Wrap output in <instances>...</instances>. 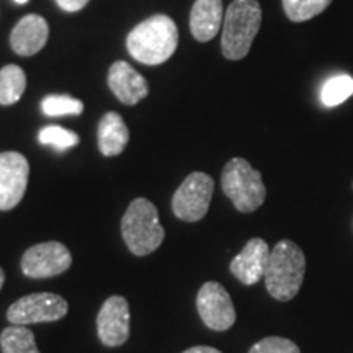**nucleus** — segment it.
<instances>
[{"instance_id":"obj_12","label":"nucleus","mask_w":353,"mask_h":353,"mask_svg":"<svg viewBox=\"0 0 353 353\" xmlns=\"http://www.w3.org/2000/svg\"><path fill=\"white\" fill-rule=\"evenodd\" d=\"M270 247L260 237H254L244 245L231 262L232 275L247 286L259 283L265 276L268 259H270Z\"/></svg>"},{"instance_id":"obj_23","label":"nucleus","mask_w":353,"mask_h":353,"mask_svg":"<svg viewBox=\"0 0 353 353\" xmlns=\"http://www.w3.org/2000/svg\"><path fill=\"white\" fill-rule=\"evenodd\" d=\"M249 353H301L299 347L290 339L267 337L252 345Z\"/></svg>"},{"instance_id":"obj_24","label":"nucleus","mask_w":353,"mask_h":353,"mask_svg":"<svg viewBox=\"0 0 353 353\" xmlns=\"http://www.w3.org/2000/svg\"><path fill=\"white\" fill-rule=\"evenodd\" d=\"M88 2H90V0H56L57 6L63 8L64 12H70V13L82 10Z\"/></svg>"},{"instance_id":"obj_1","label":"nucleus","mask_w":353,"mask_h":353,"mask_svg":"<svg viewBox=\"0 0 353 353\" xmlns=\"http://www.w3.org/2000/svg\"><path fill=\"white\" fill-rule=\"evenodd\" d=\"M179 46V30L167 15H152L131 30L126 48L132 59L145 65H159L169 61Z\"/></svg>"},{"instance_id":"obj_11","label":"nucleus","mask_w":353,"mask_h":353,"mask_svg":"<svg viewBox=\"0 0 353 353\" xmlns=\"http://www.w3.org/2000/svg\"><path fill=\"white\" fill-rule=\"evenodd\" d=\"M97 330L101 343L120 347L130 339V304L126 298L112 296L101 306L97 316Z\"/></svg>"},{"instance_id":"obj_5","label":"nucleus","mask_w":353,"mask_h":353,"mask_svg":"<svg viewBox=\"0 0 353 353\" xmlns=\"http://www.w3.org/2000/svg\"><path fill=\"white\" fill-rule=\"evenodd\" d=\"M221 187L241 213H254L267 198L262 174L242 157H234L228 162L221 175Z\"/></svg>"},{"instance_id":"obj_25","label":"nucleus","mask_w":353,"mask_h":353,"mask_svg":"<svg viewBox=\"0 0 353 353\" xmlns=\"http://www.w3.org/2000/svg\"><path fill=\"white\" fill-rule=\"evenodd\" d=\"M183 353H223L219 350H216L213 347H206V345H198V347H192L188 350H185Z\"/></svg>"},{"instance_id":"obj_26","label":"nucleus","mask_w":353,"mask_h":353,"mask_svg":"<svg viewBox=\"0 0 353 353\" xmlns=\"http://www.w3.org/2000/svg\"><path fill=\"white\" fill-rule=\"evenodd\" d=\"M3 283H6V273H3L2 268H0V290H2Z\"/></svg>"},{"instance_id":"obj_21","label":"nucleus","mask_w":353,"mask_h":353,"mask_svg":"<svg viewBox=\"0 0 353 353\" xmlns=\"http://www.w3.org/2000/svg\"><path fill=\"white\" fill-rule=\"evenodd\" d=\"M41 110L46 117H77L83 112L81 100L69 95H48L41 101Z\"/></svg>"},{"instance_id":"obj_8","label":"nucleus","mask_w":353,"mask_h":353,"mask_svg":"<svg viewBox=\"0 0 353 353\" xmlns=\"http://www.w3.org/2000/svg\"><path fill=\"white\" fill-rule=\"evenodd\" d=\"M72 265V255L61 242H41L32 245L21 257V272L28 278H51L61 275Z\"/></svg>"},{"instance_id":"obj_13","label":"nucleus","mask_w":353,"mask_h":353,"mask_svg":"<svg viewBox=\"0 0 353 353\" xmlns=\"http://www.w3.org/2000/svg\"><path fill=\"white\" fill-rule=\"evenodd\" d=\"M108 85L121 103L136 105L149 94L145 79L126 61H117L108 70Z\"/></svg>"},{"instance_id":"obj_16","label":"nucleus","mask_w":353,"mask_h":353,"mask_svg":"<svg viewBox=\"0 0 353 353\" xmlns=\"http://www.w3.org/2000/svg\"><path fill=\"white\" fill-rule=\"evenodd\" d=\"M130 141V130L118 113L103 114L99 125V148L105 157H114L125 151Z\"/></svg>"},{"instance_id":"obj_20","label":"nucleus","mask_w":353,"mask_h":353,"mask_svg":"<svg viewBox=\"0 0 353 353\" xmlns=\"http://www.w3.org/2000/svg\"><path fill=\"white\" fill-rule=\"evenodd\" d=\"M332 0H283V10L291 21H306L321 15Z\"/></svg>"},{"instance_id":"obj_14","label":"nucleus","mask_w":353,"mask_h":353,"mask_svg":"<svg viewBox=\"0 0 353 353\" xmlns=\"http://www.w3.org/2000/svg\"><path fill=\"white\" fill-rule=\"evenodd\" d=\"M50 37V25L41 15H26L10 33V46L19 56H34L43 50Z\"/></svg>"},{"instance_id":"obj_9","label":"nucleus","mask_w":353,"mask_h":353,"mask_svg":"<svg viewBox=\"0 0 353 353\" xmlns=\"http://www.w3.org/2000/svg\"><path fill=\"white\" fill-rule=\"evenodd\" d=\"M196 309L201 321L211 330L231 329L236 322V309L229 293L223 285L216 281H208L198 291Z\"/></svg>"},{"instance_id":"obj_17","label":"nucleus","mask_w":353,"mask_h":353,"mask_svg":"<svg viewBox=\"0 0 353 353\" xmlns=\"http://www.w3.org/2000/svg\"><path fill=\"white\" fill-rule=\"evenodd\" d=\"M26 88L25 70L17 64L0 69V105H13L21 99Z\"/></svg>"},{"instance_id":"obj_19","label":"nucleus","mask_w":353,"mask_h":353,"mask_svg":"<svg viewBox=\"0 0 353 353\" xmlns=\"http://www.w3.org/2000/svg\"><path fill=\"white\" fill-rule=\"evenodd\" d=\"M353 95V77L348 74H339L330 77L322 85L321 100L325 107H337Z\"/></svg>"},{"instance_id":"obj_15","label":"nucleus","mask_w":353,"mask_h":353,"mask_svg":"<svg viewBox=\"0 0 353 353\" xmlns=\"http://www.w3.org/2000/svg\"><path fill=\"white\" fill-rule=\"evenodd\" d=\"M223 0H196L190 12V30L200 43L211 41L223 26Z\"/></svg>"},{"instance_id":"obj_18","label":"nucleus","mask_w":353,"mask_h":353,"mask_svg":"<svg viewBox=\"0 0 353 353\" xmlns=\"http://www.w3.org/2000/svg\"><path fill=\"white\" fill-rule=\"evenodd\" d=\"M2 353H39L34 335L23 325H12L0 335Z\"/></svg>"},{"instance_id":"obj_2","label":"nucleus","mask_w":353,"mask_h":353,"mask_svg":"<svg viewBox=\"0 0 353 353\" xmlns=\"http://www.w3.org/2000/svg\"><path fill=\"white\" fill-rule=\"evenodd\" d=\"M306 272V257L291 241H280L273 247L265 270V286L278 301H290L298 294Z\"/></svg>"},{"instance_id":"obj_10","label":"nucleus","mask_w":353,"mask_h":353,"mask_svg":"<svg viewBox=\"0 0 353 353\" xmlns=\"http://www.w3.org/2000/svg\"><path fill=\"white\" fill-rule=\"evenodd\" d=\"M30 164L20 152H0V211H10L23 200Z\"/></svg>"},{"instance_id":"obj_3","label":"nucleus","mask_w":353,"mask_h":353,"mask_svg":"<svg viewBox=\"0 0 353 353\" xmlns=\"http://www.w3.org/2000/svg\"><path fill=\"white\" fill-rule=\"evenodd\" d=\"M262 23V8L257 0H232L224 12L221 50L226 59L239 61L249 54Z\"/></svg>"},{"instance_id":"obj_7","label":"nucleus","mask_w":353,"mask_h":353,"mask_svg":"<svg viewBox=\"0 0 353 353\" xmlns=\"http://www.w3.org/2000/svg\"><path fill=\"white\" fill-rule=\"evenodd\" d=\"M69 304L63 296L54 293H33L17 299L8 307L7 319L13 325L39 324V322L59 321L68 314Z\"/></svg>"},{"instance_id":"obj_27","label":"nucleus","mask_w":353,"mask_h":353,"mask_svg":"<svg viewBox=\"0 0 353 353\" xmlns=\"http://www.w3.org/2000/svg\"><path fill=\"white\" fill-rule=\"evenodd\" d=\"M15 2L17 3H26V2H28V0H15Z\"/></svg>"},{"instance_id":"obj_22","label":"nucleus","mask_w":353,"mask_h":353,"mask_svg":"<svg viewBox=\"0 0 353 353\" xmlns=\"http://www.w3.org/2000/svg\"><path fill=\"white\" fill-rule=\"evenodd\" d=\"M38 141L43 145H51L57 151H65V149L76 148L79 144V136L65 128L46 126L38 132Z\"/></svg>"},{"instance_id":"obj_4","label":"nucleus","mask_w":353,"mask_h":353,"mask_svg":"<svg viewBox=\"0 0 353 353\" xmlns=\"http://www.w3.org/2000/svg\"><path fill=\"white\" fill-rule=\"evenodd\" d=\"M121 234L131 254L144 257L161 247L165 231L159 221V211L145 198H136L121 219Z\"/></svg>"},{"instance_id":"obj_6","label":"nucleus","mask_w":353,"mask_h":353,"mask_svg":"<svg viewBox=\"0 0 353 353\" xmlns=\"http://www.w3.org/2000/svg\"><path fill=\"white\" fill-rule=\"evenodd\" d=\"M214 192V180L205 172H193L172 198V210L179 219L196 223L208 213Z\"/></svg>"}]
</instances>
